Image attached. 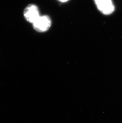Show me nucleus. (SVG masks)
I'll return each mask as SVG.
<instances>
[{"instance_id": "obj_1", "label": "nucleus", "mask_w": 122, "mask_h": 123, "mask_svg": "<svg viewBox=\"0 0 122 123\" xmlns=\"http://www.w3.org/2000/svg\"><path fill=\"white\" fill-rule=\"evenodd\" d=\"M51 20L49 16L46 15L39 16L36 21L33 23L35 30L40 32L49 30L51 25Z\"/></svg>"}, {"instance_id": "obj_2", "label": "nucleus", "mask_w": 122, "mask_h": 123, "mask_svg": "<svg viewBox=\"0 0 122 123\" xmlns=\"http://www.w3.org/2000/svg\"><path fill=\"white\" fill-rule=\"evenodd\" d=\"M97 8L105 15H109L114 12L115 6L112 0H94Z\"/></svg>"}, {"instance_id": "obj_3", "label": "nucleus", "mask_w": 122, "mask_h": 123, "mask_svg": "<svg viewBox=\"0 0 122 123\" xmlns=\"http://www.w3.org/2000/svg\"><path fill=\"white\" fill-rule=\"evenodd\" d=\"M23 14L25 19L32 24L40 16L38 7L35 5L33 4L27 6L24 11Z\"/></svg>"}, {"instance_id": "obj_4", "label": "nucleus", "mask_w": 122, "mask_h": 123, "mask_svg": "<svg viewBox=\"0 0 122 123\" xmlns=\"http://www.w3.org/2000/svg\"><path fill=\"white\" fill-rule=\"evenodd\" d=\"M58 0L60 1L61 2H66L67 1H68L69 0Z\"/></svg>"}]
</instances>
